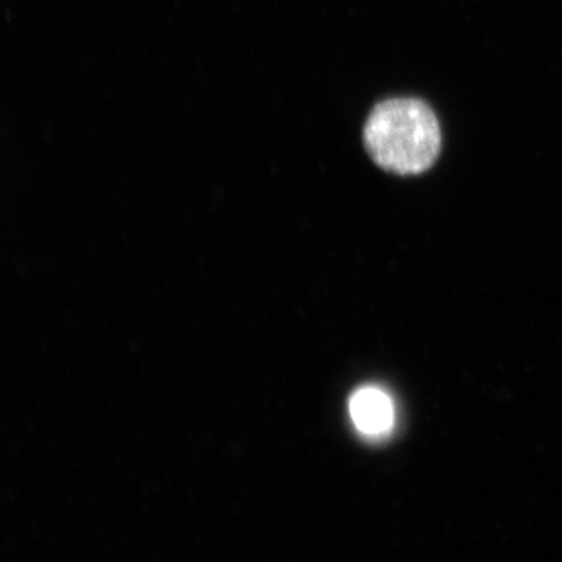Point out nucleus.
<instances>
[{
	"instance_id": "obj_1",
	"label": "nucleus",
	"mask_w": 562,
	"mask_h": 562,
	"mask_svg": "<svg viewBox=\"0 0 562 562\" xmlns=\"http://www.w3.org/2000/svg\"><path fill=\"white\" fill-rule=\"evenodd\" d=\"M364 144L372 160L386 171L414 176L430 169L441 150V127L419 99H391L369 114Z\"/></svg>"
},
{
	"instance_id": "obj_2",
	"label": "nucleus",
	"mask_w": 562,
	"mask_h": 562,
	"mask_svg": "<svg viewBox=\"0 0 562 562\" xmlns=\"http://www.w3.org/2000/svg\"><path fill=\"white\" fill-rule=\"evenodd\" d=\"M350 417L362 435L379 438L386 436L394 427V403L390 395L379 387H361L351 395Z\"/></svg>"
}]
</instances>
